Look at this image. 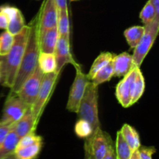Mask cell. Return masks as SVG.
Instances as JSON below:
<instances>
[{
    "mask_svg": "<svg viewBox=\"0 0 159 159\" xmlns=\"http://www.w3.org/2000/svg\"><path fill=\"white\" fill-rule=\"evenodd\" d=\"M25 26L26 24H25L24 17H23L21 11L18 9L16 12L9 20V23H8L6 30L9 31L12 35L14 36L19 34Z\"/></svg>",
    "mask_w": 159,
    "mask_h": 159,
    "instance_id": "d4e9b609",
    "label": "cell"
},
{
    "mask_svg": "<svg viewBox=\"0 0 159 159\" xmlns=\"http://www.w3.org/2000/svg\"><path fill=\"white\" fill-rule=\"evenodd\" d=\"M57 28L59 37H63L70 40V24L68 9L57 10Z\"/></svg>",
    "mask_w": 159,
    "mask_h": 159,
    "instance_id": "7402d4cb",
    "label": "cell"
},
{
    "mask_svg": "<svg viewBox=\"0 0 159 159\" xmlns=\"http://www.w3.org/2000/svg\"><path fill=\"white\" fill-rule=\"evenodd\" d=\"M115 152L116 159H129L132 153V150L124 140L120 130L116 133V144H115Z\"/></svg>",
    "mask_w": 159,
    "mask_h": 159,
    "instance_id": "cb8c5ba5",
    "label": "cell"
},
{
    "mask_svg": "<svg viewBox=\"0 0 159 159\" xmlns=\"http://www.w3.org/2000/svg\"><path fill=\"white\" fill-rule=\"evenodd\" d=\"M57 10H66L68 9L67 0H55Z\"/></svg>",
    "mask_w": 159,
    "mask_h": 159,
    "instance_id": "836d02e7",
    "label": "cell"
},
{
    "mask_svg": "<svg viewBox=\"0 0 159 159\" xmlns=\"http://www.w3.org/2000/svg\"><path fill=\"white\" fill-rule=\"evenodd\" d=\"M75 67L76 69V75L74 82L71 85V89H70L66 109L70 112L77 113L81 99L83 96L87 85L90 80L87 77V75L82 72V69L79 65H77Z\"/></svg>",
    "mask_w": 159,
    "mask_h": 159,
    "instance_id": "ba28073f",
    "label": "cell"
},
{
    "mask_svg": "<svg viewBox=\"0 0 159 159\" xmlns=\"http://www.w3.org/2000/svg\"><path fill=\"white\" fill-rule=\"evenodd\" d=\"M42 149V141L26 146V147L16 148L14 152L16 159H37Z\"/></svg>",
    "mask_w": 159,
    "mask_h": 159,
    "instance_id": "e0dca14e",
    "label": "cell"
},
{
    "mask_svg": "<svg viewBox=\"0 0 159 159\" xmlns=\"http://www.w3.org/2000/svg\"><path fill=\"white\" fill-rule=\"evenodd\" d=\"M58 37L57 26L47 30L43 32H39L40 52L54 54Z\"/></svg>",
    "mask_w": 159,
    "mask_h": 159,
    "instance_id": "9a60e30c",
    "label": "cell"
},
{
    "mask_svg": "<svg viewBox=\"0 0 159 159\" xmlns=\"http://www.w3.org/2000/svg\"><path fill=\"white\" fill-rule=\"evenodd\" d=\"M94 131L89 123L82 119H78L75 126V132L79 138L86 139L89 138Z\"/></svg>",
    "mask_w": 159,
    "mask_h": 159,
    "instance_id": "4316f807",
    "label": "cell"
},
{
    "mask_svg": "<svg viewBox=\"0 0 159 159\" xmlns=\"http://www.w3.org/2000/svg\"><path fill=\"white\" fill-rule=\"evenodd\" d=\"M145 89V82H144V78L143 76L140 68H138L134 77L133 80L131 82L130 85V96H131V106L136 103L140 98L142 96L143 93Z\"/></svg>",
    "mask_w": 159,
    "mask_h": 159,
    "instance_id": "2e32d148",
    "label": "cell"
},
{
    "mask_svg": "<svg viewBox=\"0 0 159 159\" xmlns=\"http://www.w3.org/2000/svg\"><path fill=\"white\" fill-rule=\"evenodd\" d=\"M113 57H114V54H112L110 52H102L97 57L96 60L93 62V65L91 66L89 71L87 74V77L89 78L90 81L93 79V76L96 74L99 70L103 68L104 66L110 63L112 60H113Z\"/></svg>",
    "mask_w": 159,
    "mask_h": 159,
    "instance_id": "603a6c76",
    "label": "cell"
},
{
    "mask_svg": "<svg viewBox=\"0 0 159 159\" xmlns=\"http://www.w3.org/2000/svg\"><path fill=\"white\" fill-rule=\"evenodd\" d=\"M1 159H16V158H15V155H14V153H12V154H10V155L3 157V158Z\"/></svg>",
    "mask_w": 159,
    "mask_h": 159,
    "instance_id": "8d00e7d4",
    "label": "cell"
},
{
    "mask_svg": "<svg viewBox=\"0 0 159 159\" xmlns=\"http://www.w3.org/2000/svg\"><path fill=\"white\" fill-rule=\"evenodd\" d=\"M54 54L56 59V72L60 73L66 64H73L75 66L77 65L73 60L70 51V40L65 37H58Z\"/></svg>",
    "mask_w": 159,
    "mask_h": 159,
    "instance_id": "8fae6325",
    "label": "cell"
},
{
    "mask_svg": "<svg viewBox=\"0 0 159 159\" xmlns=\"http://www.w3.org/2000/svg\"><path fill=\"white\" fill-rule=\"evenodd\" d=\"M43 76V73L37 65L34 73L25 81L21 88L16 93L29 107H32L35 102Z\"/></svg>",
    "mask_w": 159,
    "mask_h": 159,
    "instance_id": "9c48e42d",
    "label": "cell"
},
{
    "mask_svg": "<svg viewBox=\"0 0 159 159\" xmlns=\"http://www.w3.org/2000/svg\"><path fill=\"white\" fill-rule=\"evenodd\" d=\"M120 132L126 142L130 146L132 152L139 148L140 146L141 145V140H140L139 134L135 130V128L129 124H125L121 128Z\"/></svg>",
    "mask_w": 159,
    "mask_h": 159,
    "instance_id": "ac0fdd59",
    "label": "cell"
},
{
    "mask_svg": "<svg viewBox=\"0 0 159 159\" xmlns=\"http://www.w3.org/2000/svg\"><path fill=\"white\" fill-rule=\"evenodd\" d=\"M38 67L43 74L56 72V59L54 54L40 52Z\"/></svg>",
    "mask_w": 159,
    "mask_h": 159,
    "instance_id": "ffe728a7",
    "label": "cell"
},
{
    "mask_svg": "<svg viewBox=\"0 0 159 159\" xmlns=\"http://www.w3.org/2000/svg\"><path fill=\"white\" fill-rule=\"evenodd\" d=\"M152 3L155 11V15L157 17H159V0H148Z\"/></svg>",
    "mask_w": 159,
    "mask_h": 159,
    "instance_id": "e575fe53",
    "label": "cell"
},
{
    "mask_svg": "<svg viewBox=\"0 0 159 159\" xmlns=\"http://www.w3.org/2000/svg\"><path fill=\"white\" fill-rule=\"evenodd\" d=\"M59 74L60 73L57 72L43 74L41 84H40V89H39L38 94H37L34 105L31 107L33 116H34L37 125L38 124L43 108L46 106L47 102L51 96L54 84H55Z\"/></svg>",
    "mask_w": 159,
    "mask_h": 159,
    "instance_id": "8992f818",
    "label": "cell"
},
{
    "mask_svg": "<svg viewBox=\"0 0 159 159\" xmlns=\"http://www.w3.org/2000/svg\"><path fill=\"white\" fill-rule=\"evenodd\" d=\"M30 29V25H26L19 34L14 35L13 44L9 52L0 56V83L2 86L11 89L13 85L26 49Z\"/></svg>",
    "mask_w": 159,
    "mask_h": 159,
    "instance_id": "7a4b0ae2",
    "label": "cell"
},
{
    "mask_svg": "<svg viewBox=\"0 0 159 159\" xmlns=\"http://www.w3.org/2000/svg\"><path fill=\"white\" fill-rule=\"evenodd\" d=\"M79 119H82L91 124L93 130L100 127L98 110V86L91 81L87 85L77 112Z\"/></svg>",
    "mask_w": 159,
    "mask_h": 159,
    "instance_id": "3957f363",
    "label": "cell"
},
{
    "mask_svg": "<svg viewBox=\"0 0 159 159\" xmlns=\"http://www.w3.org/2000/svg\"><path fill=\"white\" fill-rule=\"evenodd\" d=\"M144 34V26H134L124 31V37L131 49H134Z\"/></svg>",
    "mask_w": 159,
    "mask_h": 159,
    "instance_id": "44dd1931",
    "label": "cell"
},
{
    "mask_svg": "<svg viewBox=\"0 0 159 159\" xmlns=\"http://www.w3.org/2000/svg\"><path fill=\"white\" fill-rule=\"evenodd\" d=\"M85 140L84 151L92 159H102L113 144L111 137L102 130L101 127H97L93 134Z\"/></svg>",
    "mask_w": 159,
    "mask_h": 159,
    "instance_id": "5b68a950",
    "label": "cell"
},
{
    "mask_svg": "<svg viewBox=\"0 0 159 159\" xmlns=\"http://www.w3.org/2000/svg\"><path fill=\"white\" fill-rule=\"evenodd\" d=\"M19 140H20V138L18 137V135L11 128L6 138H5L4 141L0 146V159L6 155L14 153L17 144L19 142Z\"/></svg>",
    "mask_w": 159,
    "mask_h": 159,
    "instance_id": "d6986e66",
    "label": "cell"
},
{
    "mask_svg": "<svg viewBox=\"0 0 159 159\" xmlns=\"http://www.w3.org/2000/svg\"><path fill=\"white\" fill-rule=\"evenodd\" d=\"M102 159H116V152H115V148L113 146V143L108 148L107 154Z\"/></svg>",
    "mask_w": 159,
    "mask_h": 159,
    "instance_id": "d6a6232c",
    "label": "cell"
},
{
    "mask_svg": "<svg viewBox=\"0 0 159 159\" xmlns=\"http://www.w3.org/2000/svg\"><path fill=\"white\" fill-rule=\"evenodd\" d=\"M113 77V62L111 61L107 64L106 66L101 68L100 70L96 72V74L93 76V79H91V82L94 85H99L103 82H108Z\"/></svg>",
    "mask_w": 159,
    "mask_h": 159,
    "instance_id": "484cf974",
    "label": "cell"
},
{
    "mask_svg": "<svg viewBox=\"0 0 159 159\" xmlns=\"http://www.w3.org/2000/svg\"><path fill=\"white\" fill-rule=\"evenodd\" d=\"M29 107L17 95L9 93L3 107L0 125H12L24 114Z\"/></svg>",
    "mask_w": 159,
    "mask_h": 159,
    "instance_id": "52a82bcc",
    "label": "cell"
},
{
    "mask_svg": "<svg viewBox=\"0 0 159 159\" xmlns=\"http://www.w3.org/2000/svg\"><path fill=\"white\" fill-rule=\"evenodd\" d=\"M138 152L141 159H153V155L156 152V149L155 147H146L141 145L138 148Z\"/></svg>",
    "mask_w": 159,
    "mask_h": 159,
    "instance_id": "4dcf8cb0",
    "label": "cell"
},
{
    "mask_svg": "<svg viewBox=\"0 0 159 159\" xmlns=\"http://www.w3.org/2000/svg\"><path fill=\"white\" fill-rule=\"evenodd\" d=\"M140 18H141V21L144 24V26L152 23L155 18H159V17H157L156 15H155V9H154L152 3L149 1H148L146 2V4L144 5L142 10L141 11Z\"/></svg>",
    "mask_w": 159,
    "mask_h": 159,
    "instance_id": "f1b7e54d",
    "label": "cell"
},
{
    "mask_svg": "<svg viewBox=\"0 0 159 159\" xmlns=\"http://www.w3.org/2000/svg\"><path fill=\"white\" fill-rule=\"evenodd\" d=\"M14 41V36L8 30L0 34V56L6 55L12 48Z\"/></svg>",
    "mask_w": 159,
    "mask_h": 159,
    "instance_id": "83f0119b",
    "label": "cell"
},
{
    "mask_svg": "<svg viewBox=\"0 0 159 159\" xmlns=\"http://www.w3.org/2000/svg\"><path fill=\"white\" fill-rule=\"evenodd\" d=\"M129 159H141L140 158V155H139V152H138V150H135L134 152H132L131 155H130V158Z\"/></svg>",
    "mask_w": 159,
    "mask_h": 159,
    "instance_id": "d590c367",
    "label": "cell"
},
{
    "mask_svg": "<svg viewBox=\"0 0 159 159\" xmlns=\"http://www.w3.org/2000/svg\"><path fill=\"white\" fill-rule=\"evenodd\" d=\"M138 67L134 68L124 79L118 83L116 88V96L117 100L124 108L131 106V96H130V85L131 82L136 74Z\"/></svg>",
    "mask_w": 159,
    "mask_h": 159,
    "instance_id": "7c38bea8",
    "label": "cell"
},
{
    "mask_svg": "<svg viewBox=\"0 0 159 159\" xmlns=\"http://www.w3.org/2000/svg\"><path fill=\"white\" fill-rule=\"evenodd\" d=\"M84 159H92L91 157H90V155H89V154L85 153V158H84Z\"/></svg>",
    "mask_w": 159,
    "mask_h": 159,
    "instance_id": "74e56055",
    "label": "cell"
},
{
    "mask_svg": "<svg viewBox=\"0 0 159 159\" xmlns=\"http://www.w3.org/2000/svg\"><path fill=\"white\" fill-rule=\"evenodd\" d=\"M37 124L33 116L31 107L26 110L24 114L14 124H12V129L16 133L20 139L30 132L35 131Z\"/></svg>",
    "mask_w": 159,
    "mask_h": 159,
    "instance_id": "4fadbf2b",
    "label": "cell"
},
{
    "mask_svg": "<svg viewBox=\"0 0 159 159\" xmlns=\"http://www.w3.org/2000/svg\"><path fill=\"white\" fill-rule=\"evenodd\" d=\"M42 141V138L39 135H37L35 134V131L30 132L27 134L26 135L23 136V138L19 140V142L17 144L16 148H20L26 147V146L30 145V144H35V143Z\"/></svg>",
    "mask_w": 159,
    "mask_h": 159,
    "instance_id": "f546056e",
    "label": "cell"
},
{
    "mask_svg": "<svg viewBox=\"0 0 159 159\" xmlns=\"http://www.w3.org/2000/svg\"><path fill=\"white\" fill-rule=\"evenodd\" d=\"M8 23H9V18H8V16L4 12L0 11V29H7Z\"/></svg>",
    "mask_w": 159,
    "mask_h": 159,
    "instance_id": "1f68e13d",
    "label": "cell"
},
{
    "mask_svg": "<svg viewBox=\"0 0 159 159\" xmlns=\"http://www.w3.org/2000/svg\"><path fill=\"white\" fill-rule=\"evenodd\" d=\"M30 34L26 49L16 76L10 93L16 94L21 88L25 81L34 73L38 65L40 54L39 48V12L30 23Z\"/></svg>",
    "mask_w": 159,
    "mask_h": 159,
    "instance_id": "6da1fadb",
    "label": "cell"
},
{
    "mask_svg": "<svg viewBox=\"0 0 159 159\" xmlns=\"http://www.w3.org/2000/svg\"><path fill=\"white\" fill-rule=\"evenodd\" d=\"M112 62L113 66V76L116 77H124L135 68L132 55L127 52L114 55Z\"/></svg>",
    "mask_w": 159,
    "mask_h": 159,
    "instance_id": "5bb4252c",
    "label": "cell"
},
{
    "mask_svg": "<svg viewBox=\"0 0 159 159\" xmlns=\"http://www.w3.org/2000/svg\"><path fill=\"white\" fill-rule=\"evenodd\" d=\"M57 9L55 0H44L39 12V32L57 26Z\"/></svg>",
    "mask_w": 159,
    "mask_h": 159,
    "instance_id": "30bf717a",
    "label": "cell"
},
{
    "mask_svg": "<svg viewBox=\"0 0 159 159\" xmlns=\"http://www.w3.org/2000/svg\"><path fill=\"white\" fill-rule=\"evenodd\" d=\"M158 30L159 18H155L152 23L144 26V35L138 46L134 48V51L132 55L134 65L135 67L140 68L155 42L158 36Z\"/></svg>",
    "mask_w": 159,
    "mask_h": 159,
    "instance_id": "277c9868",
    "label": "cell"
}]
</instances>
